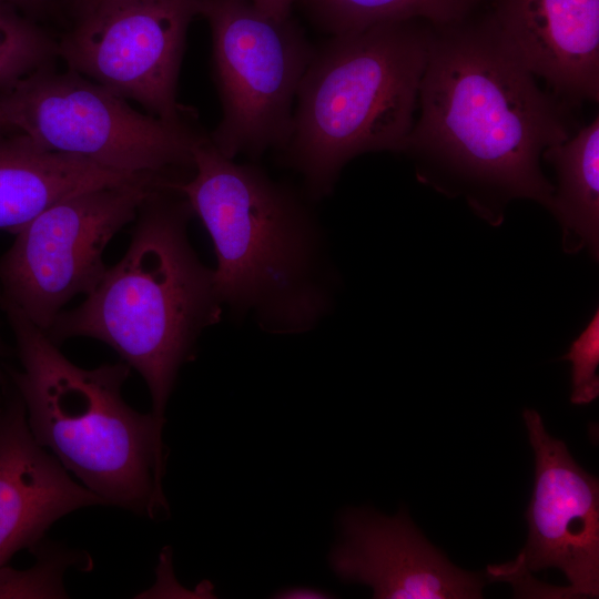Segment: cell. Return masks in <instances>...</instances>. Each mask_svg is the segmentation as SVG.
I'll use <instances>...</instances> for the list:
<instances>
[{"mask_svg": "<svg viewBox=\"0 0 599 599\" xmlns=\"http://www.w3.org/2000/svg\"><path fill=\"white\" fill-rule=\"evenodd\" d=\"M35 562L23 570L0 566V598H68L63 575L70 567L91 570V557L62 544L45 542L32 551Z\"/></svg>", "mask_w": 599, "mask_h": 599, "instance_id": "18", "label": "cell"}, {"mask_svg": "<svg viewBox=\"0 0 599 599\" xmlns=\"http://www.w3.org/2000/svg\"><path fill=\"white\" fill-rule=\"evenodd\" d=\"M159 177L136 176L45 150L27 135H0V231L16 234L54 203L80 192Z\"/></svg>", "mask_w": 599, "mask_h": 599, "instance_id": "14", "label": "cell"}, {"mask_svg": "<svg viewBox=\"0 0 599 599\" xmlns=\"http://www.w3.org/2000/svg\"><path fill=\"white\" fill-rule=\"evenodd\" d=\"M257 9L275 19H287L293 4L298 0H250Z\"/></svg>", "mask_w": 599, "mask_h": 599, "instance_id": "22", "label": "cell"}, {"mask_svg": "<svg viewBox=\"0 0 599 599\" xmlns=\"http://www.w3.org/2000/svg\"><path fill=\"white\" fill-rule=\"evenodd\" d=\"M522 417L535 454L528 538L517 559L489 566L487 577L517 583L530 572L556 568L569 581L561 598H598L599 480L548 434L538 412L525 409Z\"/></svg>", "mask_w": 599, "mask_h": 599, "instance_id": "10", "label": "cell"}, {"mask_svg": "<svg viewBox=\"0 0 599 599\" xmlns=\"http://www.w3.org/2000/svg\"><path fill=\"white\" fill-rule=\"evenodd\" d=\"M311 19L331 35L372 26L419 19L434 27L467 20L479 0H298Z\"/></svg>", "mask_w": 599, "mask_h": 599, "instance_id": "16", "label": "cell"}, {"mask_svg": "<svg viewBox=\"0 0 599 599\" xmlns=\"http://www.w3.org/2000/svg\"><path fill=\"white\" fill-rule=\"evenodd\" d=\"M130 0H67L72 18H79L91 12L109 8Z\"/></svg>", "mask_w": 599, "mask_h": 599, "instance_id": "21", "label": "cell"}, {"mask_svg": "<svg viewBox=\"0 0 599 599\" xmlns=\"http://www.w3.org/2000/svg\"><path fill=\"white\" fill-rule=\"evenodd\" d=\"M572 364V404H589L599 395V314L592 319L562 356Z\"/></svg>", "mask_w": 599, "mask_h": 599, "instance_id": "19", "label": "cell"}, {"mask_svg": "<svg viewBox=\"0 0 599 599\" xmlns=\"http://www.w3.org/2000/svg\"><path fill=\"white\" fill-rule=\"evenodd\" d=\"M192 174L174 184L209 232L217 295L265 331L300 334L333 302L325 238L305 203L260 167L223 155L204 135Z\"/></svg>", "mask_w": 599, "mask_h": 599, "instance_id": "2", "label": "cell"}, {"mask_svg": "<svg viewBox=\"0 0 599 599\" xmlns=\"http://www.w3.org/2000/svg\"><path fill=\"white\" fill-rule=\"evenodd\" d=\"M557 172L550 212L564 229V247L578 252L587 247L593 256L599 248V120L573 138L542 153Z\"/></svg>", "mask_w": 599, "mask_h": 599, "instance_id": "15", "label": "cell"}, {"mask_svg": "<svg viewBox=\"0 0 599 599\" xmlns=\"http://www.w3.org/2000/svg\"><path fill=\"white\" fill-rule=\"evenodd\" d=\"M193 215L171 185L152 191L139 207L122 258L45 332L57 344L91 337L113 348L140 373L152 413L161 419L181 366L192 358L202 332L222 315L214 271L187 236Z\"/></svg>", "mask_w": 599, "mask_h": 599, "instance_id": "3", "label": "cell"}, {"mask_svg": "<svg viewBox=\"0 0 599 599\" xmlns=\"http://www.w3.org/2000/svg\"><path fill=\"white\" fill-rule=\"evenodd\" d=\"M98 505L105 502L34 439L10 383L0 405V566L20 550L32 552L63 516Z\"/></svg>", "mask_w": 599, "mask_h": 599, "instance_id": "12", "label": "cell"}, {"mask_svg": "<svg viewBox=\"0 0 599 599\" xmlns=\"http://www.w3.org/2000/svg\"><path fill=\"white\" fill-rule=\"evenodd\" d=\"M196 0H130L73 19L58 59L146 113L184 124L177 79Z\"/></svg>", "mask_w": 599, "mask_h": 599, "instance_id": "9", "label": "cell"}, {"mask_svg": "<svg viewBox=\"0 0 599 599\" xmlns=\"http://www.w3.org/2000/svg\"><path fill=\"white\" fill-rule=\"evenodd\" d=\"M341 540L329 564L348 582L372 587L378 599L481 598L487 575L453 565L417 529L403 508L386 517L348 508L339 517Z\"/></svg>", "mask_w": 599, "mask_h": 599, "instance_id": "11", "label": "cell"}, {"mask_svg": "<svg viewBox=\"0 0 599 599\" xmlns=\"http://www.w3.org/2000/svg\"><path fill=\"white\" fill-rule=\"evenodd\" d=\"M497 32L556 98L599 100V0H494Z\"/></svg>", "mask_w": 599, "mask_h": 599, "instance_id": "13", "label": "cell"}, {"mask_svg": "<svg viewBox=\"0 0 599 599\" xmlns=\"http://www.w3.org/2000/svg\"><path fill=\"white\" fill-rule=\"evenodd\" d=\"M275 597L283 599H322L329 598L331 596L319 589L294 587L280 591Z\"/></svg>", "mask_w": 599, "mask_h": 599, "instance_id": "23", "label": "cell"}, {"mask_svg": "<svg viewBox=\"0 0 599 599\" xmlns=\"http://www.w3.org/2000/svg\"><path fill=\"white\" fill-rule=\"evenodd\" d=\"M58 58V40L40 22L0 2V94Z\"/></svg>", "mask_w": 599, "mask_h": 599, "instance_id": "17", "label": "cell"}, {"mask_svg": "<svg viewBox=\"0 0 599 599\" xmlns=\"http://www.w3.org/2000/svg\"><path fill=\"white\" fill-rule=\"evenodd\" d=\"M169 180H140L68 196L35 216L0 257V295L47 332L74 296L91 293L103 253L143 201Z\"/></svg>", "mask_w": 599, "mask_h": 599, "instance_id": "8", "label": "cell"}, {"mask_svg": "<svg viewBox=\"0 0 599 599\" xmlns=\"http://www.w3.org/2000/svg\"><path fill=\"white\" fill-rule=\"evenodd\" d=\"M7 132H10V131H8V130L3 129L2 126H0V135L4 134Z\"/></svg>", "mask_w": 599, "mask_h": 599, "instance_id": "25", "label": "cell"}, {"mask_svg": "<svg viewBox=\"0 0 599 599\" xmlns=\"http://www.w3.org/2000/svg\"><path fill=\"white\" fill-rule=\"evenodd\" d=\"M4 355V345L0 338V405L2 404L10 387V379L7 369L8 367H6L3 364Z\"/></svg>", "mask_w": 599, "mask_h": 599, "instance_id": "24", "label": "cell"}, {"mask_svg": "<svg viewBox=\"0 0 599 599\" xmlns=\"http://www.w3.org/2000/svg\"><path fill=\"white\" fill-rule=\"evenodd\" d=\"M21 13L39 21L40 18L47 16L60 4H67V0H0Z\"/></svg>", "mask_w": 599, "mask_h": 599, "instance_id": "20", "label": "cell"}, {"mask_svg": "<svg viewBox=\"0 0 599 599\" xmlns=\"http://www.w3.org/2000/svg\"><path fill=\"white\" fill-rule=\"evenodd\" d=\"M433 28L419 19L383 22L313 50L281 149L311 195L331 193L343 166L362 153L404 150Z\"/></svg>", "mask_w": 599, "mask_h": 599, "instance_id": "5", "label": "cell"}, {"mask_svg": "<svg viewBox=\"0 0 599 599\" xmlns=\"http://www.w3.org/2000/svg\"><path fill=\"white\" fill-rule=\"evenodd\" d=\"M212 33L222 119L209 136L225 156L282 149L313 48L290 18L275 19L250 0H196Z\"/></svg>", "mask_w": 599, "mask_h": 599, "instance_id": "7", "label": "cell"}, {"mask_svg": "<svg viewBox=\"0 0 599 599\" xmlns=\"http://www.w3.org/2000/svg\"><path fill=\"white\" fill-rule=\"evenodd\" d=\"M16 338L20 369L8 367L34 439L105 506L156 519L163 493L165 419L126 404L125 362L87 369L69 361L48 334L0 295Z\"/></svg>", "mask_w": 599, "mask_h": 599, "instance_id": "4", "label": "cell"}, {"mask_svg": "<svg viewBox=\"0 0 599 599\" xmlns=\"http://www.w3.org/2000/svg\"><path fill=\"white\" fill-rule=\"evenodd\" d=\"M0 126L39 146L136 176L181 181L204 136L138 111L106 88L53 63L0 94Z\"/></svg>", "mask_w": 599, "mask_h": 599, "instance_id": "6", "label": "cell"}, {"mask_svg": "<svg viewBox=\"0 0 599 599\" xmlns=\"http://www.w3.org/2000/svg\"><path fill=\"white\" fill-rule=\"evenodd\" d=\"M418 105L403 151L415 158L422 182L464 195L493 224L514 199L550 210L555 186L540 158L570 130L558 99L540 90L490 16L433 28Z\"/></svg>", "mask_w": 599, "mask_h": 599, "instance_id": "1", "label": "cell"}]
</instances>
